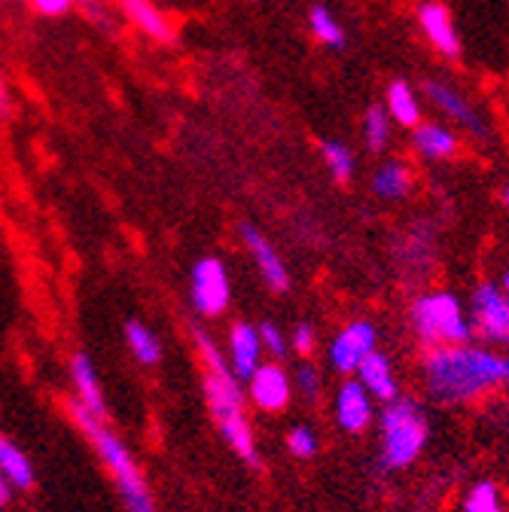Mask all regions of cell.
I'll use <instances>...</instances> for the list:
<instances>
[{
	"mask_svg": "<svg viewBox=\"0 0 509 512\" xmlns=\"http://www.w3.org/2000/svg\"><path fill=\"white\" fill-rule=\"evenodd\" d=\"M427 391L439 403H467L509 384V357L473 345H442L424 357Z\"/></svg>",
	"mask_w": 509,
	"mask_h": 512,
	"instance_id": "1",
	"label": "cell"
},
{
	"mask_svg": "<svg viewBox=\"0 0 509 512\" xmlns=\"http://www.w3.org/2000/svg\"><path fill=\"white\" fill-rule=\"evenodd\" d=\"M196 345H199V357L205 366V397L208 406L214 412V421L223 433V439L229 442L232 452L257 467L260 464V452H257V439H253V427L244 415V391L241 381L232 375L220 345L208 336V333H196Z\"/></svg>",
	"mask_w": 509,
	"mask_h": 512,
	"instance_id": "2",
	"label": "cell"
},
{
	"mask_svg": "<svg viewBox=\"0 0 509 512\" xmlns=\"http://www.w3.org/2000/svg\"><path fill=\"white\" fill-rule=\"evenodd\" d=\"M71 418L74 424L89 436V442L95 445L98 458L104 461V467L110 470L113 482H116V491L125 503V512H156V500H153V491L135 461V455L129 452V445H125L101 418L89 415L86 409H80L74 403L71 409Z\"/></svg>",
	"mask_w": 509,
	"mask_h": 512,
	"instance_id": "3",
	"label": "cell"
},
{
	"mask_svg": "<svg viewBox=\"0 0 509 512\" xmlns=\"http://www.w3.org/2000/svg\"><path fill=\"white\" fill-rule=\"evenodd\" d=\"M427 415L415 400H391L381 415V467L406 470L427 445Z\"/></svg>",
	"mask_w": 509,
	"mask_h": 512,
	"instance_id": "4",
	"label": "cell"
},
{
	"mask_svg": "<svg viewBox=\"0 0 509 512\" xmlns=\"http://www.w3.org/2000/svg\"><path fill=\"white\" fill-rule=\"evenodd\" d=\"M412 330L427 348L442 345H467L473 336L470 320L461 308V302L452 293H424L409 308Z\"/></svg>",
	"mask_w": 509,
	"mask_h": 512,
	"instance_id": "5",
	"label": "cell"
},
{
	"mask_svg": "<svg viewBox=\"0 0 509 512\" xmlns=\"http://www.w3.org/2000/svg\"><path fill=\"white\" fill-rule=\"evenodd\" d=\"M189 296H193V308L202 317H220L232 299L226 263L217 256H202L193 266V278H189Z\"/></svg>",
	"mask_w": 509,
	"mask_h": 512,
	"instance_id": "6",
	"label": "cell"
},
{
	"mask_svg": "<svg viewBox=\"0 0 509 512\" xmlns=\"http://www.w3.org/2000/svg\"><path fill=\"white\" fill-rule=\"evenodd\" d=\"M473 333L485 342L509 345V302L494 284H479L473 293Z\"/></svg>",
	"mask_w": 509,
	"mask_h": 512,
	"instance_id": "7",
	"label": "cell"
},
{
	"mask_svg": "<svg viewBox=\"0 0 509 512\" xmlns=\"http://www.w3.org/2000/svg\"><path fill=\"white\" fill-rule=\"evenodd\" d=\"M247 397L263 412H284L293 400V381L284 366L260 363L247 378Z\"/></svg>",
	"mask_w": 509,
	"mask_h": 512,
	"instance_id": "8",
	"label": "cell"
},
{
	"mask_svg": "<svg viewBox=\"0 0 509 512\" xmlns=\"http://www.w3.org/2000/svg\"><path fill=\"white\" fill-rule=\"evenodd\" d=\"M375 342H378V333L369 320H354V324L336 333L330 345V363L339 372H357V366L375 351Z\"/></svg>",
	"mask_w": 509,
	"mask_h": 512,
	"instance_id": "9",
	"label": "cell"
},
{
	"mask_svg": "<svg viewBox=\"0 0 509 512\" xmlns=\"http://www.w3.org/2000/svg\"><path fill=\"white\" fill-rule=\"evenodd\" d=\"M238 235H241L244 247L250 250V256H253V263H257L263 281L275 293H287L290 290V272H287V263L281 260V253L272 247V241L257 226H247V223H241Z\"/></svg>",
	"mask_w": 509,
	"mask_h": 512,
	"instance_id": "10",
	"label": "cell"
},
{
	"mask_svg": "<svg viewBox=\"0 0 509 512\" xmlns=\"http://www.w3.org/2000/svg\"><path fill=\"white\" fill-rule=\"evenodd\" d=\"M418 25L424 31V37L436 46V52H442L445 58H458L461 55V37L455 31L452 13L445 10L436 0H427V4L418 7Z\"/></svg>",
	"mask_w": 509,
	"mask_h": 512,
	"instance_id": "11",
	"label": "cell"
},
{
	"mask_svg": "<svg viewBox=\"0 0 509 512\" xmlns=\"http://www.w3.org/2000/svg\"><path fill=\"white\" fill-rule=\"evenodd\" d=\"M229 369L238 381H247L253 375V369H257L263 363V342H260V330L253 324H235L229 330Z\"/></svg>",
	"mask_w": 509,
	"mask_h": 512,
	"instance_id": "12",
	"label": "cell"
},
{
	"mask_svg": "<svg viewBox=\"0 0 509 512\" xmlns=\"http://www.w3.org/2000/svg\"><path fill=\"white\" fill-rule=\"evenodd\" d=\"M424 95L445 113V116H452L455 122H461V125H467L470 132L479 138V141H485L488 138V125L482 122V116L473 110V104L461 95V92H455L449 83H436V80H427L424 83Z\"/></svg>",
	"mask_w": 509,
	"mask_h": 512,
	"instance_id": "13",
	"label": "cell"
},
{
	"mask_svg": "<svg viewBox=\"0 0 509 512\" xmlns=\"http://www.w3.org/2000/svg\"><path fill=\"white\" fill-rule=\"evenodd\" d=\"M71 381H74V394H77V406L86 409L89 415L101 418L107 415V400L101 391V378L98 369L92 363L89 354H74L71 357Z\"/></svg>",
	"mask_w": 509,
	"mask_h": 512,
	"instance_id": "14",
	"label": "cell"
},
{
	"mask_svg": "<svg viewBox=\"0 0 509 512\" xmlns=\"http://www.w3.org/2000/svg\"><path fill=\"white\" fill-rule=\"evenodd\" d=\"M372 397L363 391L360 381H345L336 394V421L345 433H363L372 424Z\"/></svg>",
	"mask_w": 509,
	"mask_h": 512,
	"instance_id": "15",
	"label": "cell"
},
{
	"mask_svg": "<svg viewBox=\"0 0 509 512\" xmlns=\"http://www.w3.org/2000/svg\"><path fill=\"white\" fill-rule=\"evenodd\" d=\"M116 7L150 40H156V43H171L174 40V25L168 22V16L153 4V0H116Z\"/></svg>",
	"mask_w": 509,
	"mask_h": 512,
	"instance_id": "16",
	"label": "cell"
},
{
	"mask_svg": "<svg viewBox=\"0 0 509 512\" xmlns=\"http://www.w3.org/2000/svg\"><path fill=\"white\" fill-rule=\"evenodd\" d=\"M357 381L363 384V391L372 400L391 403L397 400V378H394V366L385 354L372 351L360 366H357Z\"/></svg>",
	"mask_w": 509,
	"mask_h": 512,
	"instance_id": "17",
	"label": "cell"
},
{
	"mask_svg": "<svg viewBox=\"0 0 509 512\" xmlns=\"http://www.w3.org/2000/svg\"><path fill=\"white\" fill-rule=\"evenodd\" d=\"M412 147L424 159H449L458 153V138L452 128H445L439 122H418L412 128Z\"/></svg>",
	"mask_w": 509,
	"mask_h": 512,
	"instance_id": "18",
	"label": "cell"
},
{
	"mask_svg": "<svg viewBox=\"0 0 509 512\" xmlns=\"http://www.w3.org/2000/svg\"><path fill=\"white\" fill-rule=\"evenodd\" d=\"M0 476L10 482V488H19V491H28L34 485V464L7 436H0Z\"/></svg>",
	"mask_w": 509,
	"mask_h": 512,
	"instance_id": "19",
	"label": "cell"
},
{
	"mask_svg": "<svg viewBox=\"0 0 509 512\" xmlns=\"http://www.w3.org/2000/svg\"><path fill=\"white\" fill-rule=\"evenodd\" d=\"M391 122L403 125V128H415L421 122V104L418 95L412 92V86L406 80H394L388 86V104H385Z\"/></svg>",
	"mask_w": 509,
	"mask_h": 512,
	"instance_id": "20",
	"label": "cell"
},
{
	"mask_svg": "<svg viewBox=\"0 0 509 512\" xmlns=\"http://www.w3.org/2000/svg\"><path fill=\"white\" fill-rule=\"evenodd\" d=\"M372 189L378 199H403L412 189V171L406 162H385L372 174Z\"/></svg>",
	"mask_w": 509,
	"mask_h": 512,
	"instance_id": "21",
	"label": "cell"
},
{
	"mask_svg": "<svg viewBox=\"0 0 509 512\" xmlns=\"http://www.w3.org/2000/svg\"><path fill=\"white\" fill-rule=\"evenodd\" d=\"M125 345H129L132 357L144 366H156L162 360V345L156 333L147 324H141V320H129L125 324Z\"/></svg>",
	"mask_w": 509,
	"mask_h": 512,
	"instance_id": "22",
	"label": "cell"
},
{
	"mask_svg": "<svg viewBox=\"0 0 509 512\" xmlns=\"http://www.w3.org/2000/svg\"><path fill=\"white\" fill-rule=\"evenodd\" d=\"M308 25H311V34L324 46H333V49L345 46V28L327 7H314L311 16H308Z\"/></svg>",
	"mask_w": 509,
	"mask_h": 512,
	"instance_id": "23",
	"label": "cell"
},
{
	"mask_svg": "<svg viewBox=\"0 0 509 512\" xmlns=\"http://www.w3.org/2000/svg\"><path fill=\"white\" fill-rule=\"evenodd\" d=\"M363 138L369 144V150H385L391 144V116L385 107L372 104L366 110V119H363Z\"/></svg>",
	"mask_w": 509,
	"mask_h": 512,
	"instance_id": "24",
	"label": "cell"
},
{
	"mask_svg": "<svg viewBox=\"0 0 509 512\" xmlns=\"http://www.w3.org/2000/svg\"><path fill=\"white\" fill-rule=\"evenodd\" d=\"M321 153H324V162H327L330 174L339 183H345V180L354 177V153L342 141H324L321 144Z\"/></svg>",
	"mask_w": 509,
	"mask_h": 512,
	"instance_id": "25",
	"label": "cell"
},
{
	"mask_svg": "<svg viewBox=\"0 0 509 512\" xmlns=\"http://www.w3.org/2000/svg\"><path fill=\"white\" fill-rule=\"evenodd\" d=\"M464 512H506L494 482H476L464 497Z\"/></svg>",
	"mask_w": 509,
	"mask_h": 512,
	"instance_id": "26",
	"label": "cell"
},
{
	"mask_svg": "<svg viewBox=\"0 0 509 512\" xmlns=\"http://www.w3.org/2000/svg\"><path fill=\"white\" fill-rule=\"evenodd\" d=\"M290 381H293L296 394H299L302 400H308V403H314L317 397H321V391H324L321 369L311 366V363H299V366H296V378H290Z\"/></svg>",
	"mask_w": 509,
	"mask_h": 512,
	"instance_id": "27",
	"label": "cell"
},
{
	"mask_svg": "<svg viewBox=\"0 0 509 512\" xmlns=\"http://www.w3.org/2000/svg\"><path fill=\"white\" fill-rule=\"evenodd\" d=\"M287 448H290V455H293V458H314V455H317V436H314V430L305 427V424L290 427V433H287Z\"/></svg>",
	"mask_w": 509,
	"mask_h": 512,
	"instance_id": "28",
	"label": "cell"
},
{
	"mask_svg": "<svg viewBox=\"0 0 509 512\" xmlns=\"http://www.w3.org/2000/svg\"><path fill=\"white\" fill-rule=\"evenodd\" d=\"M257 330H260L263 351H269L275 360H281V357L287 354V339H284L281 327H275V324H263V327H257Z\"/></svg>",
	"mask_w": 509,
	"mask_h": 512,
	"instance_id": "29",
	"label": "cell"
},
{
	"mask_svg": "<svg viewBox=\"0 0 509 512\" xmlns=\"http://www.w3.org/2000/svg\"><path fill=\"white\" fill-rule=\"evenodd\" d=\"M22 4H31L40 16H65L74 10V0H22Z\"/></svg>",
	"mask_w": 509,
	"mask_h": 512,
	"instance_id": "30",
	"label": "cell"
},
{
	"mask_svg": "<svg viewBox=\"0 0 509 512\" xmlns=\"http://www.w3.org/2000/svg\"><path fill=\"white\" fill-rule=\"evenodd\" d=\"M74 4H80V7H83V13H86L98 28H110V25H113L110 13L101 7V0H74Z\"/></svg>",
	"mask_w": 509,
	"mask_h": 512,
	"instance_id": "31",
	"label": "cell"
},
{
	"mask_svg": "<svg viewBox=\"0 0 509 512\" xmlns=\"http://www.w3.org/2000/svg\"><path fill=\"white\" fill-rule=\"evenodd\" d=\"M293 348L299 351V354H311V348H314V327L311 324H299L296 330H293Z\"/></svg>",
	"mask_w": 509,
	"mask_h": 512,
	"instance_id": "32",
	"label": "cell"
},
{
	"mask_svg": "<svg viewBox=\"0 0 509 512\" xmlns=\"http://www.w3.org/2000/svg\"><path fill=\"white\" fill-rule=\"evenodd\" d=\"M0 119H10V92L4 80V61H0Z\"/></svg>",
	"mask_w": 509,
	"mask_h": 512,
	"instance_id": "33",
	"label": "cell"
},
{
	"mask_svg": "<svg viewBox=\"0 0 509 512\" xmlns=\"http://www.w3.org/2000/svg\"><path fill=\"white\" fill-rule=\"evenodd\" d=\"M10 491H13V488H10V482H7L4 476H0V509H4V506L10 503Z\"/></svg>",
	"mask_w": 509,
	"mask_h": 512,
	"instance_id": "34",
	"label": "cell"
},
{
	"mask_svg": "<svg viewBox=\"0 0 509 512\" xmlns=\"http://www.w3.org/2000/svg\"><path fill=\"white\" fill-rule=\"evenodd\" d=\"M503 205H506V211H509V183L503 186Z\"/></svg>",
	"mask_w": 509,
	"mask_h": 512,
	"instance_id": "35",
	"label": "cell"
},
{
	"mask_svg": "<svg viewBox=\"0 0 509 512\" xmlns=\"http://www.w3.org/2000/svg\"><path fill=\"white\" fill-rule=\"evenodd\" d=\"M503 296H506V302H509V275L503 278Z\"/></svg>",
	"mask_w": 509,
	"mask_h": 512,
	"instance_id": "36",
	"label": "cell"
}]
</instances>
